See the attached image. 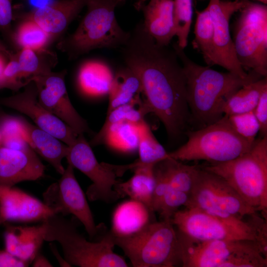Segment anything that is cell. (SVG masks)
Segmentation results:
<instances>
[{"label":"cell","instance_id":"cell-44","mask_svg":"<svg viewBox=\"0 0 267 267\" xmlns=\"http://www.w3.org/2000/svg\"><path fill=\"white\" fill-rule=\"evenodd\" d=\"M32 266L34 267H51L53 265L44 255L40 252L36 255L32 262Z\"/></svg>","mask_w":267,"mask_h":267},{"label":"cell","instance_id":"cell-51","mask_svg":"<svg viewBox=\"0 0 267 267\" xmlns=\"http://www.w3.org/2000/svg\"><path fill=\"white\" fill-rule=\"evenodd\" d=\"M0 146H1V136L0 133Z\"/></svg>","mask_w":267,"mask_h":267},{"label":"cell","instance_id":"cell-12","mask_svg":"<svg viewBox=\"0 0 267 267\" xmlns=\"http://www.w3.org/2000/svg\"><path fill=\"white\" fill-rule=\"evenodd\" d=\"M74 167L68 164L61 177L51 184L43 194L44 202L57 214H72L84 226L89 239L99 232L86 197L74 175Z\"/></svg>","mask_w":267,"mask_h":267},{"label":"cell","instance_id":"cell-48","mask_svg":"<svg viewBox=\"0 0 267 267\" xmlns=\"http://www.w3.org/2000/svg\"><path fill=\"white\" fill-rule=\"evenodd\" d=\"M0 51L5 52L7 53H11V52L8 50L6 46L2 43L0 40Z\"/></svg>","mask_w":267,"mask_h":267},{"label":"cell","instance_id":"cell-8","mask_svg":"<svg viewBox=\"0 0 267 267\" xmlns=\"http://www.w3.org/2000/svg\"><path fill=\"white\" fill-rule=\"evenodd\" d=\"M185 134L187 141L168 153L169 157L179 161L205 160L209 163H223L249 151L256 140L239 135L226 115L205 127L187 130Z\"/></svg>","mask_w":267,"mask_h":267},{"label":"cell","instance_id":"cell-45","mask_svg":"<svg viewBox=\"0 0 267 267\" xmlns=\"http://www.w3.org/2000/svg\"><path fill=\"white\" fill-rule=\"evenodd\" d=\"M50 250L57 261L60 267H72L64 259V257H62L57 249L56 246L53 243H50Z\"/></svg>","mask_w":267,"mask_h":267},{"label":"cell","instance_id":"cell-2","mask_svg":"<svg viewBox=\"0 0 267 267\" xmlns=\"http://www.w3.org/2000/svg\"><path fill=\"white\" fill-rule=\"evenodd\" d=\"M181 61L186 82L187 100L190 122L205 127L223 115L222 106L227 98L244 85L264 77L250 71L246 78L230 72H221L191 60L176 43L173 45Z\"/></svg>","mask_w":267,"mask_h":267},{"label":"cell","instance_id":"cell-35","mask_svg":"<svg viewBox=\"0 0 267 267\" xmlns=\"http://www.w3.org/2000/svg\"><path fill=\"white\" fill-rule=\"evenodd\" d=\"M193 15L192 0H173V22L176 43L184 49L187 46Z\"/></svg>","mask_w":267,"mask_h":267},{"label":"cell","instance_id":"cell-30","mask_svg":"<svg viewBox=\"0 0 267 267\" xmlns=\"http://www.w3.org/2000/svg\"><path fill=\"white\" fill-rule=\"evenodd\" d=\"M151 113L143 94L135 97L129 102L118 106L107 114L104 124L92 140L102 136L112 125L124 121L138 123L146 115Z\"/></svg>","mask_w":267,"mask_h":267},{"label":"cell","instance_id":"cell-43","mask_svg":"<svg viewBox=\"0 0 267 267\" xmlns=\"http://www.w3.org/2000/svg\"><path fill=\"white\" fill-rule=\"evenodd\" d=\"M29 265L6 250H0V267H25Z\"/></svg>","mask_w":267,"mask_h":267},{"label":"cell","instance_id":"cell-25","mask_svg":"<svg viewBox=\"0 0 267 267\" xmlns=\"http://www.w3.org/2000/svg\"><path fill=\"white\" fill-rule=\"evenodd\" d=\"M154 165L138 164L134 169V175L124 182H118L114 189L121 198L125 195L140 202L151 211L152 199L155 185L153 172Z\"/></svg>","mask_w":267,"mask_h":267},{"label":"cell","instance_id":"cell-46","mask_svg":"<svg viewBox=\"0 0 267 267\" xmlns=\"http://www.w3.org/2000/svg\"><path fill=\"white\" fill-rule=\"evenodd\" d=\"M12 53H7L0 51V77Z\"/></svg>","mask_w":267,"mask_h":267},{"label":"cell","instance_id":"cell-47","mask_svg":"<svg viewBox=\"0 0 267 267\" xmlns=\"http://www.w3.org/2000/svg\"><path fill=\"white\" fill-rule=\"evenodd\" d=\"M53 0H30V4L35 7V9L43 7L52 2Z\"/></svg>","mask_w":267,"mask_h":267},{"label":"cell","instance_id":"cell-15","mask_svg":"<svg viewBox=\"0 0 267 267\" xmlns=\"http://www.w3.org/2000/svg\"><path fill=\"white\" fill-rule=\"evenodd\" d=\"M66 72H50L35 77L34 82L40 103L77 134L89 131L86 121L79 114L69 98L65 82Z\"/></svg>","mask_w":267,"mask_h":267},{"label":"cell","instance_id":"cell-19","mask_svg":"<svg viewBox=\"0 0 267 267\" xmlns=\"http://www.w3.org/2000/svg\"><path fill=\"white\" fill-rule=\"evenodd\" d=\"M87 0H58L26 15L53 38L67 28L86 5Z\"/></svg>","mask_w":267,"mask_h":267},{"label":"cell","instance_id":"cell-50","mask_svg":"<svg viewBox=\"0 0 267 267\" xmlns=\"http://www.w3.org/2000/svg\"><path fill=\"white\" fill-rule=\"evenodd\" d=\"M254 0L258 1L264 4H267V0Z\"/></svg>","mask_w":267,"mask_h":267},{"label":"cell","instance_id":"cell-32","mask_svg":"<svg viewBox=\"0 0 267 267\" xmlns=\"http://www.w3.org/2000/svg\"><path fill=\"white\" fill-rule=\"evenodd\" d=\"M137 128L139 154V159L137 162L139 164L155 165L169 157L168 153L156 139L144 120L137 124Z\"/></svg>","mask_w":267,"mask_h":267},{"label":"cell","instance_id":"cell-49","mask_svg":"<svg viewBox=\"0 0 267 267\" xmlns=\"http://www.w3.org/2000/svg\"><path fill=\"white\" fill-rule=\"evenodd\" d=\"M120 1V2H122V1H123L124 0H119ZM138 0V2L137 3V5L136 6L138 8H139V7L142 5H143V4H144V2L147 0Z\"/></svg>","mask_w":267,"mask_h":267},{"label":"cell","instance_id":"cell-4","mask_svg":"<svg viewBox=\"0 0 267 267\" xmlns=\"http://www.w3.org/2000/svg\"><path fill=\"white\" fill-rule=\"evenodd\" d=\"M224 179L263 218L267 215V135L247 152L231 160L202 167Z\"/></svg>","mask_w":267,"mask_h":267},{"label":"cell","instance_id":"cell-33","mask_svg":"<svg viewBox=\"0 0 267 267\" xmlns=\"http://www.w3.org/2000/svg\"><path fill=\"white\" fill-rule=\"evenodd\" d=\"M13 38L20 49L40 50L46 49L54 38L34 21L25 17L14 33Z\"/></svg>","mask_w":267,"mask_h":267},{"label":"cell","instance_id":"cell-41","mask_svg":"<svg viewBox=\"0 0 267 267\" xmlns=\"http://www.w3.org/2000/svg\"><path fill=\"white\" fill-rule=\"evenodd\" d=\"M12 0H0V28L7 31L12 20Z\"/></svg>","mask_w":267,"mask_h":267},{"label":"cell","instance_id":"cell-6","mask_svg":"<svg viewBox=\"0 0 267 267\" xmlns=\"http://www.w3.org/2000/svg\"><path fill=\"white\" fill-rule=\"evenodd\" d=\"M44 241H57L64 259L80 267H127L124 259L113 252L115 246L109 232L99 241H89L81 234L72 221L54 214L42 223Z\"/></svg>","mask_w":267,"mask_h":267},{"label":"cell","instance_id":"cell-34","mask_svg":"<svg viewBox=\"0 0 267 267\" xmlns=\"http://www.w3.org/2000/svg\"><path fill=\"white\" fill-rule=\"evenodd\" d=\"M163 161L170 186L189 195L199 167L184 164L170 157Z\"/></svg>","mask_w":267,"mask_h":267},{"label":"cell","instance_id":"cell-9","mask_svg":"<svg viewBox=\"0 0 267 267\" xmlns=\"http://www.w3.org/2000/svg\"><path fill=\"white\" fill-rule=\"evenodd\" d=\"M111 235L134 267L181 266L177 230L171 220L152 222L127 236Z\"/></svg>","mask_w":267,"mask_h":267},{"label":"cell","instance_id":"cell-20","mask_svg":"<svg viewBox=\"0 0 267 267\" xmlns=\"http://www.w3.org/2000/svg\"><path fill=\"white\" fill-rule=\"evenodd\" d=\"M142 9L143 28L158 44L168 46L175 32L173 22V0H149Z\"/></svg>","mask_w":267,"mask_h":267},{"label":"cell","instance_id":"cell-23","mask_svg":"<svg viewBox=\"0 0 267 267\" xmlns=\"http://www.w3.org/2000/svg\"><path fill=\"white\" fill-rule=\"evenodd\" d=\"M142 203L131 199L120 204L113 213L110 232L117 237L127 236L153 222V214Z\"/></svg>","mask_w":267,"mask_h":267},{"label":"cell","instance_id":"cell-28","mask_svg":"<svg viewBox=\"0 0 267 267\" xmlns=\"http://www.w3.org/2000/svg\"><path fill=\"white\" fill-rule=\"evenodd\" d=\"M266 88L267 77L244 85L226 100L222 108L223 114L229 116L254 110Z\"/></svg>","mask_w":267,"mask_h":267},{"label":"cell","instance_id":"cell-13","mask_svg":"<svg viewBox=\"0 0 267 267\" xmlns=\"http://www.w3.org/2000/svg\"><path fill=\"white\" fill-rule=\"evenodd\" d=\"M66 158L68 164L91 180L92 183L86 192L89 201L101 200L111 203L121 198L114 189L119 182L116 180V175L105 163L98 162L83 134H78L75 142L69 146Z\"/></svg>","mask_w":267,"mask_h":267},{"label":"cell","instance_id":"cell-38","mask_svg":"<svg viewBox=\"0 0 267 267\" xmlns=\"http://www.w3.org/2000/svg\"><path fill=\"white\" fill-rule=\"evenodd\" d=\"M24 87L20 78V70L15 54H12L0 77V89L16 91Z\"/></svg>","mask_w":267,"mask_h":267},{"label":"cell","instance_id":"cell-52","mask_svg":"<svg viewBox=\"0 0 267 267\" xmlns=\"http://www.w3.org/2000/svg\"><path fill=\"white\" fill-rule=\"evenodd\" d=\"M2 223V221H1V217H0V225Z\"/></svg>","mask_w":267,"mask_h":267},{"label":"cell","instance_id":"cell-39","mask_svg":"<svg viewBox=\"0 0 267 267\" xmlns=\"http://www.w3.org/2000/svg\"><path fill=\"white\" fill-rule=\"evenodd\" d=\"M254 112L262 137L267 135V88L262 92Z\"/></svg>","mask_w":267,"mask_h":267},{"label":"cell","instance_id":"cell-42","mask_svg":"<svg viewBox=\"0 0 267 267\" xmlns=\"http://www.w3.org/2000/svg\"><path fill=\"white\" fill-rule=\"evenodd\" d=\"M1 146L21 151L32 149L23 135H14L2 138Z\"/></svg>","mask_w":267,"mask_h":267},{"label":"cell","instance_id":"cell-40","mask_svg":"<svg viewBox=\"0 0 267 267\" xmlns=\"http://www.w3.org/2000/svg\"><path fill=\"white\" fill-rule=\"evenodd\" d=\"M0 133L1 139L14 135H22L21 118L6 116L0 120Z\"/></svg>","mask_w":267,"mask_h":267},{"label":"cell","instance_id":"cell-17","mask_svg":"<svg viewBox=\"0 0 267 267\" xmlns=\"http://www.w3.org/2000/svg\"><path fill=\"white\" fill-rule=\"evenodd\" d=\"M57 214L44 202L13 186H0V215L3 223L7 222H43Z\"/></svg>","mask_w":267,"mask_h":267},{"label":"cell","instance_id":"cell-36","mask_svg":"<svg viewBox=\"0 0 267 267\" xmlns=\"http://www.w3.org/2000/svg\"><path fill=\"white\" fill-rule=\"evenodd\" d=\"M189 195L169 187L164 194L156 212L162 220H171L174 214L181 206H185Z\"/></svg>","mask_w":267,"mask_h":267},{"label":"cell","instance_id":"cell-10","mask_svg":"<svg viewBox=\"0 0 267 267\" xmlns=\"http://www.w3.org/2000/svg\"><path fill=\"white\" fill-rule=\"evenodd\" d=\"M232 39L237 59L244 70L267 76V6L247 0L238 11Z\"/></svg>","mask_w":267,"mask_h":267},{"label":"cell","instance_id":"cell-27","mask_svg":"<svg viewBox=\"0 0 267 267\" xmlns=\"http://www.w3.org/2000/svg\"><path fill=\"white\" fill-rule=\"evenodd\" d=\"M143 94L141 83L138 77L126 66L114 74L108 93L109 105L107 113L125 104L136 96Z\"/></svg>","mask_w":267,"mask_h":267},{"label":"cell","instance_id":"cell-16","mask_svg":"<svg viewBox=\"0 0 267 267\" xmlns=\"http://www.w3.org/2000/svg\"><path fill=\"white\" fill-rule=\"evenodd\" d=\"M0 105L27 115L37 127L68 146L72 145L77 137L78 135L70 127L40 103L34 82L26 85L22 92L0 98Z\"/></svg>","mask_w":267,"mask_h":267},{"label":"cell","instance_id":"cell-26","mask_svg":"<svg viewBox=\"0 0 267 267\" xmlns=\"http://www.w3.org/2000/svg\"><path fill=\"white\" fill-rule=\"evenodd\" d=\"M15 55L24 87L33 82L35 77L51 72L56 61L54 54L46 48L40 50L22 48Z\"/></svg>","mask_w":267,"mask_h":267},{"label":"cell","instance_id":"cell-5","mask_svg":"<svg viewBox=\"0 0 267 267\" xmlns=\"http://www.w3.org/2000/svg\"><path fill=\"white\" fill-rule=\"evenodd\" d=\"M171 221L178 230L195 239L250 240L267 247V219L258 213L245 220L222 218L199 208L185 207L178 210Z\"/></svg>","mask_w":267,"mask_h":267},{"label":"cell","instance_id":"cell-18","mask_svg":"<svg viewBox=\"0 0 267 267\" xmlns=\"http://www.w3.org/2000/svg\"><path fill=\"white\" fill-rule=\"evenodd\" d=\"M45 167L33 149L21 151L0 146V186L35 180L44 174Z\"/></svg>","mask_w":267,"mask_h":267},{"label":"cell","instance_id":"cell-22","mask_svg":"<svg viewBox=\"0 0 267 267\" xmlns=\"http://www.w3.org/2000/svg\"><path fill=\"white\" fill-rule=\"evenodd\" d=\"M44 241L42 224L9 225L4 234L5 250L29 264L39 253Z\"/></svg>","mask_w":267,"mask_h":267},{"label":"cell","instance_id":"cell-7","mask_svg":"<svg viewBox=\"0 0 267 267\" xmlns=\"http://www.w3.org/2000/svg\"><path fill=\"white\" fill-rule=\"evenodd\" d=\"M119 0H87V11L75 31L58 44L61 50L75 58L100 48L123 46L130 32L118 24L115 14Z\"/></svg>","mask_w":267,"mask_h":267},{"label":"cell","instance_id":"cell-24","mask_svg":"<svg viewBox=\"0 0 267 267\" xmlns=\"http://www.w3.org/2000/svg\"><path fill=\"white\" fill-rule=\"evenodd\" d=\"M114 74L103 61L90 60L80 67L77 77V85L82 93L89 97L108 95Z\"/></svg>","mask_w":267,"mask_h":267},{"label":"cell","instance_id":"cell-3","mask_svg":"<svg viewBox=\"0 0 267 267\" xmlns=\"http://www.w3.org/2000/svg\"><path fill=\"white\" fill-rule=\"evenodd\" d=\"M177 232L181 267H267V247L257 241L200 240Z\"/></svg>","mask_w":267,"mask_h":267},{"label":"cell","instance_id":"cell-31","mask_svg":"<svg viewBox=\"0 0 267 267\" xmlns=\"http://www.w3.org/2000/svg\"><path fill=\"white\" fill-rule=\"evenodd\" d=\"M196 19L194 27L195 38L193 47L202 55L205 62L214 65L213 25L208 6L201 11H196Z\"/></svg>","mask_w":267,"mask_h":267},{"label":"cell","instance_id":"cell-21","mask_svg":"<svg viewBox=\"0 0 267 267\" xmlns=\"http://www.w3.org/2000/svg\"><path fill=\"white\" fill-rule=\"evenodd\" d=\"M22 134L31 147L49 163L59 174L65 170L62 161L69 146L48 132L21 119Z\"/></svg>","mask_w":267,"mask_h":267},{"label":"cell","instance_id":"cell-29","mask_svg":"<svg viewBox=\"0 0 267 267\" xmlns=\"http://www.w3.org/2000/svg\"><path fill=\"white\" fill-rule=\"evenodd\" d=\"M137 124L128 121L116 123L109 127L98 139L92 140L90 145L102 144L124 152H133L137 149L138 135Z\"/></svg>","mask_w":267,"mask_h":267},{"label":"cell","instance_id":"cell-14","mask_svg":"<svg viewBox=\"0 0 267 267\" xmlns=\"http://www.w3.org/2000/svg\"><path fill=\"white\" fill-rule=\"evenodd\" d=\"M247 0H210L208 7L214 30V65H219L242 78L248 77L240 64L229 30L232 15L238 12Z\"/></svg>","mask_w":267,"mask_h":267},{"label":"cell","instance_id":"cell-1","mask_svg":"<svg viewBox=\"0 0 267 267\" xmlns=\"http://www.w3.org/2000/svg\"><path fill=\"white\" fill-rule=\"evenodd\" d=\"M122 47L126 66L140 79L151 113L163 123L170 139H178L187 131L190 114L185 75L176 50L157 44L142 22Z\"/></svg>","mask_w":267,"mask_h":267},{"label":"cell","instance_id":"cell-11","mask_svg":"<svg viewBox=\"0 0 267 267\" xmlns=\"http://www.w3.org/2000/svg\"><path fill=\"white\" fill-rule=\"evenodd\" d=\"M185 207L222 218L243 219L258 213L224 179L201 167Z\"/></svg>","mask_w":267,"mask_h":267},{"label":"cell","instance_id":"cell-37","mask_svg":"<svg viewBox=\"0 0 267 267\" xmlns=\"http://www.w3.org/2000/svg\"><path fill=\"white\" fill-rule=\"evenodd\" d=\"M228 117L231 125L239 135L246 138L255 139L259 132V124L254 110Z\"/></svg>","mask_w":267,"mask_h":267}]
</instances>
